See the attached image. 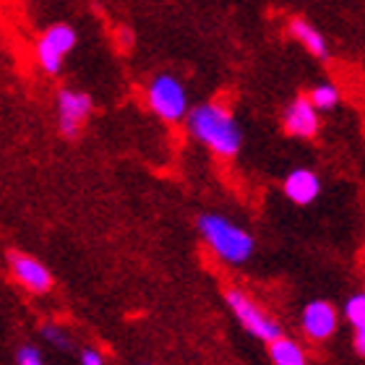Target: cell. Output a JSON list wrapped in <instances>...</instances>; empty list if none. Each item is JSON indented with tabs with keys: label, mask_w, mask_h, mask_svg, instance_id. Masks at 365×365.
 <instances>
[{
	"label": "cell",
	"mask_w": 365,
	"mask_h": 365,
	"mask_svg": "<svg viewBox=\"0 0 365 365\" xmlns=\"http://www.w3.org/2000/svg\"><path fill=\"white\" fill-rule=\"evenodd\" d=\"M185 128H188L190 138H196L198 144L206 146L222 160H232L243 149L245 136L240 123L232 115V110L217 99L190 107L185 115Z\"/></svg>",
	"instance_id": "1"
},
{
	"label": "cell",
	"mask_w": 365,
	"mask_h": 365,
	"mask_svg": "<svg viewBox=\"0 0 365 365\" xmlns=\"http://www.w3.org/2000/svg\"><path fill=\"white\" fill-rule=\"evenodd\" d=\"M196 227L206 248L227 267H243L256 253V237L225 214H201L196 220Z\"/></svg>",
	"instance_id": "2"
},
{
	"label": "cell",
	"mask_w": 365,
	"mask_h": 365,
	"mask_svg": "<svg viewBox=\"0 0 365 365\" xmlns=\"http://www.w3.org/2000/svg\"><path fill=\"white\" fill-rule=\"evenodd\" d=\"M146 105L160 120L170 123V125L182 123L190 110L188 89L182 84V78L170 71L154 73L146 84Z\"/></svg>",
	"instance_id": "3"
},
{
	"label": "cell",
	"mask_w": 365,
	"mask_h": 365,
	"mask_svg": "<svg viewBox=\"0 0 365 365\" xmlns=\"http://www.w3.org/2000/svg\"><path fill=\"white\" fill-rule=\"evenodd\" d=\"M78 45V31L73 24L58 21L50 24L42 34L37 37L34 45V58H37L39 68L45 71L47 76H58L63 71V63Z\"/></svg>",
	"instance_id": "4"
},
{
	"label": "cell",
	"mask_w": 365,
	"mask_h": 365,
	"mask_svg": "<svg viewBox=\"0 0 365 365\" xmlns=\"http://www.w3.org/2000/svg\"><path fill=\"white\" fill-rule=\"evenodd\" d=\"M225 303H227V308L237 319V324H240L251 336H256V339H261V342H267V344L272 342V339H277V336H282L279 321L274 319V316H269L248 292H243V289H237V287L227 289V292H225Z\"/></svg>",
	"instance_id": "5"
},
{
	"label": "cell",
	"mask_w": 365,
	"mask_h": 365,
	"mask_svg": "<svg viewBox=\"0 0 365 365\" xmlns=\"http://www.w3.org/2000/svg\"><path fill=\"white\" fill-rule=\"evenodd\" d=\"M55 110H58V130L63 138H78L84 130L86 120L94 113V97L84 89H66L58 91L55 97Z\"/></svg>",
	"instance_id": "6"
},
{
	"label": "cell",
	"mask_w": 365,
	"mask_h": 365,
	"mask_svg": "<svg viewBox=\"0 0 365 365\" xmlns=\"http://www.w3.org/2000/svg\"><path fill=\"white\" fill-rule=\"evenodd\" d=\"M282 130L289 138H316L321 130V113L313 107L308 94H297L282 110Z\"/></svg>",
	"instance_id": "7"
},
{
	"label": "cell",
	"mask_w": 365,
	"mask_h": 365,
	"mask_svg": "<svg viewBox=\"0 0 365 365\" xmlns=\"http://www.w3.org/2000/svg\"><path fill=\"white\" fill-rule=\"evenodd\" d=\"M8 269L14 274V279L21 284L26 292L34 295H45L53 289V274L39 259L29 256V253H11L8 256Z\"/></svg>",
	"instance_id": "8"
},
{
	"label": "cell",
	"mask_w": 365,
	"mask_h": 365,
	"mask_svg": "<svg viewBox=\"0 0 365 365\" xmlns=\"http://www.w3.org/2000/svg\"><path fill=\"white\" fill-rule=\"evenodd\" d=\"M300 329L313 342H327L339 329V313L329 300H311L300 313Z\"/></svg>",
	"instance_id": "9"
},
{
	"label": "cell",
	"mask_w": 365,
	"mask_h": 365,
	"mask_svg": "<svg viewBox=\"0 0 365 365\" xmlns=\"http://www.w3.org/2000/svg\"><path fill=\"white\" fill-rule=\"evenodd\" d=\"M284 198L295 206H311L321 196V178L311 168H295L282 182Z\"/></svg>",
	"instance_id": "10"
},
{
	"label": "cell",
	"mask_w": 365,
	"mask_h": 365,
	"mask_svg": "<svg viewBox=\"0 0 365 365\" xmlns=\"http://www.w3.org/2000/svg\"><path fill=\"white\" fill-rule=\"evenodd\" d=\"M287 31H289V37L295 39L305 53L313 55L316 61H329V55H331V50H329V39L324 37V31H321L313 21H308L305 16H292V19L287 21Z\"/></svg>",
	"instance_id": "11"
},
{
	"label": "cell",
	"mask_w": 365,
	"mask_h": 365,
	"mask_svg": "<svg viewBox=\"0 0 365 365\" xmlns=\"http://www.w3.org/2000/svg\"><path fill=\"white\" fill-rule=\"evenodd\" d=\"M269 358H272V365H308L303 344L284 334L269 342Z\"/></svg>",
	"instance_id": "12"
},
{
	"label": "cell",
	"mask_w": 365,
	"mask_h": 365,
	"mask_svg": "<svg viewBox=\"0 0 365 365\" xmlns=\"http://www.w3.org/2000/svg\"><path fill=\"white\" fill-rule=\"evenodd\" d=\"M308 99H311L319 113H331V110L342 105V89L334 81H319L316 86H311Z\"/></svg>",
	"instance_id": "13"
},
{
	"label": "cell",
	"mask_w": 365,
	"mask_h": 365,
	"mask_svg": "<svg viewBox=\"0 0 365 365\" xmlns=\"http://www.w3.org/2000/svg\"><path fill=\"white\" fill-rule=\"evenodd\" d=\"M342 316L352 329H365V292H355L352 297H347Z\"/></svg>",
	"instance_id": "14"
},
{
	"label": "cell",
	"mask_w": 365,
	"mask_h": 365,
	"mask_svg": "<svg viewBox=\"0 0 365 365\" xmlns=\"http://www.w3.org/2000/svg\"><path fill=\"white\" fill-rule=\"evenodd\" d=\"M42 336H45L47 344H53L55 350H71V347H73L71 331L58 327V324H45V327H42Z\"/></svg>",
	"instance_id": "15"
},
{
	"label": "cell",
	"mask_w": 365,
	"mask_h": 365,
	"mask_svg": "<svg viewBox=\"0 0 365 365\" xmlns=\"http://www.w3.org/2000/svg\"><path fill=\"white\" fill-rule=\"evenodd\" d=\"M16 365H47L39 355L37 347H31V344H24L21 350H19V358H16Z\"/></svg>",
	"instance_id": "16"
},
{
	"label": "cell",
	"mask_w": 365,
	"mask_h": 365,
	"mask_svg": "<svg viewBox=\"0 0 365 365\" xmlns=\"http://www.w3.org/2000/svg\"><path fill=\"white\" fill-rule=\"evenodd\" d=\"M78 363L81 365H105V355L97 347H84L81 355H78Z\"/></svg>",
	"instance_id": "17"
},
{
	"label": "cell",
	"mask_w": 365,
	"mask_h": 365,
	"mask_svg": "<svg viewBox=\"0 0 365 365\" xmlns=\"http://www.w3.org/2000/svg\"><path fill=\"white\" fill-rule=\"evenodd\" d=\"M355 350L365 358V329H355Z\"/></svg>",
	"instance_id": "18"
}]
</instances>
